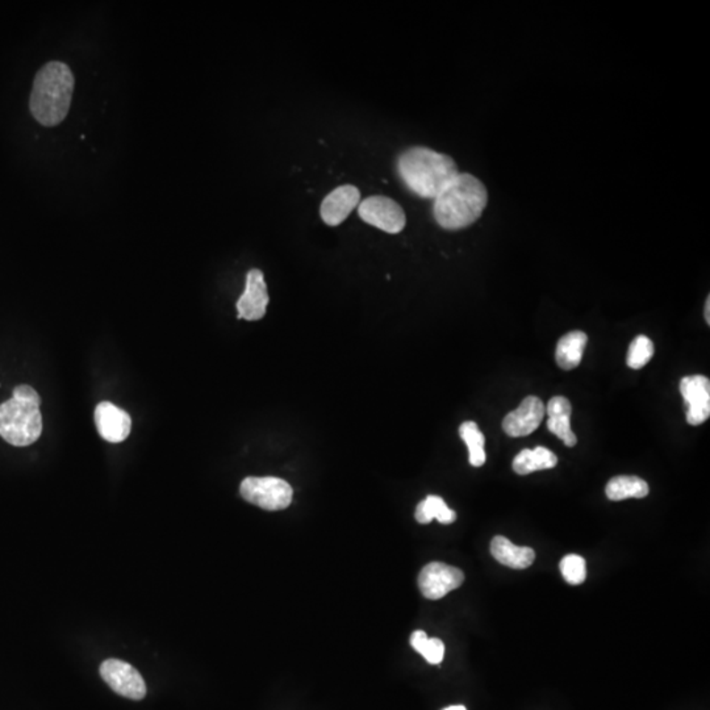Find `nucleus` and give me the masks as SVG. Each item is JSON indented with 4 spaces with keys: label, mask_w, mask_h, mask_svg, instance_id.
Here are the masks:
<instances>
[{
    "label": "nucleus",
    "mask_w": 710,
    "mask_h": 710,
    "mask_svg": "<svg viewBox=\"0 0 710 710\" xmlns=\"http://www.w3.org/2000/svg\"><path fill=\"white\" fill-rule=\"evenodd\" d=\"M489 204V191L478 178L459 173L434 199L437 224L446 230H461L478 221Z\"/></svg>",
    "instance_id": "f257e3e1"
},
{
    "label": "nucleus",
    "mask_w": 710,
    "mask_h": 710,
    "mask_svg": "<svg viewBox=\"0 0 710 710\" xmlns=\"http://www.w3.org/2000/svg\"><path fill=\"white\" fill-rule=\"evenodd\" d=\"M397 173L414 195L436 199L459 170L455 160L447 154L414 146L397 158Z\"/></svg>",
    "instance_id": "f03ea898"
},
{
    "label": "nucleus",
    "mask_w": 710,
    "mask_h": 710,
    "mask_svg": "<svg viewBox=\"0 0 710 710\" xmlns=\"http://www.w3.org/2000/svg\"><path fill=\"white\" fill-rule=\"evenodd\" d=\"M75 79L64 62L44 65L36 74L30 108L33 117L44 126L61 124L69 114Z\"/></svg>",
    "instance_id": "7ed1b4c3"
},
{
    "label": "nucleus",
    "mask_w": 710,
    "mask_h": 710,
    "mask_svg": "<svg viewBox=\"0 0 710 710\" xmlns=\"http://www.w3.org/2000/svg\"><path fill=\"white\" fill-rule=\"evenodd\" d=\"M39 394L30 385L13 390V399L0 405V436L13 446H30L42 433Z\"/></svg>",
    "instance_id": "20e7f679"
},
{
    "label": "nucleus",
    "mask_w": 710,
    "mask_h": 710,
    "mask_svg": "<svg viewBox=\"0 0 710 710\" xmlns=\"http://www.w3.org/2000/svg\"><path fill=\"white\" fill-rule=\"evenodd\" d=\"M239 492L247 503L255 504L264 511L286 509L291 504L294 495L292 487L286 481L273 476H250L244 479Z\"/></svg>",
    "instance_id": "39448f33"
},
{
    "label": "nucleus",
    "mask_w": 710,
    "mask_h": 710,
    "mask_svg": "<svg viewBox=\"0 0 710 710\" xmlns=\"http://www.w3.org/2000/svg\"><path fill=\"white\" fill-rule=\"evenodd\" d=\"M358 215L363 221L383 232L397 235L407 224V216L399 203L391 197L374 195L358 205Z\"/></svg>",
    "instance_id": "423d86ee"
},
{
    "label": "nucleus",
    "mask_w": 710,
    "mask_h": 710,
    "mask_svg": "<svg viewBox=\"0 0 710 710\" xmlns=\"http://www.w3.org/2000/svg\"><path fill=\"white\" fill-rule=\"evenodd\" d=\"M100 675L103 680L123 697L143 700L146 696V684L143 676L126 662L107 659L101 663Z\"/></svg>",
    "instance_id": "0eeeda50"
},
{
    "label": "nucleus",
    "mask_w": 710,
    "mask_h": 710,
    "mask_svg": "<svg viewBox=\"0 0 710 710\" xmlns=\"http://www.w3.org/2000/svg\"><path fill=\"white\" fill-rule=\"evenodd\" d=\"M464 582L463 572L453 566L433 562L420 572L419 587L427 599L439 600L461 587Z\"/></svg>",
    "instance_id": "6e6552de"
},
{
    "label": "nucleus",
    "mask_w": 710,
    "mask_h": 710,
    "mask_svg": "<svg viewBox=\"0 0 710 710\" xmlns=\"http://www.w3.org/2000/svg\"><path fill=\"white\" fill-rule=\"evenodd\" d=\"M680 393L687 405V422L692 427L704 424L710 416V380L704 375L681 379Z\"/></svg>",
    "instance_id": "1a4fd4ad"
},
{
    "label": "nucleus",
    "mask_w": 710,
    "mask_h": 710,
    "mask_svg": "<svg viewBox=\"0 0 710 710\" xmlns=\"http://www.w3.org/2000/svg\"><path fill=\"white\" fill-rule=\"evenodd\" d=\"M269 300L264 273L258 269L250 270L247 275L244 294L237 301L238 318H245L247 321L261 320L266 315Z\"/></svg>",
    "instance_id": "9d476101"
},
{
    "label": "nucleus",
    "mask_w": 710,
    "mask_h": 710,
    "mask_svg": "<svg viewBox=\"0 0 710 710\" xmlns=\"http://www.w3.org/2000/svg\"><path fill=\"white\" fill-rule=\"evenodd\" d=\"M545 414L546 407L542 400L537 396L525 397L517 410L507 414L503 421L504 432L513 438L529 436L538 429Z\"/></svg>",
    "instance_id": "9b49d317"
},
{
    "label": "nucleus",
    "mask_w": 710,
    "mask_h": 710,
    "mask_svg": "<svg viewBox=\"0 0 710 710\" xmlns=\"http://www.w3.org/2000/svg\"><path fill=\"white\" fill-rule=\"evenodd\" d=\"M360 193L355 186H340L321 203L320 216L329 227H338L359 205Z\"/></svg>",
    "instance_id": "f8f14e48"
},
{
    "label": "nucleus",
    "mask_w": 710,
    "mask_h": 710,
    "mask_svg": "<svg viewBox=\"0 0 710 710\" xmlns=\"http://www.w3.org/2000/svg\"><path fill=\"white\" fill-rule=\"evenodd\" d=\"M95 424L101 438L111 444L126 441L132 429L131 416L109 402L98 404L95 410Z\"/></svg>",
    "instance_id": "ddd939ff"
},
{
    "label": "nucleus",
    "mask_w": 710,
    "mask_h": 710,
    "mask_svg": "<svg viewBox=\"0 0 710 710\" xmlns=\"http://www.w3.org/2000/svg\"><path fill=\"white\" fill-rule=\"evenodd\" d=\"M491 554L498 563L515 570H525L531 567L535 559V552L532 549L513 545L511 541L503 535H496L493 538Z\"/></svg>",
    "instance_id": "4468645a"
},
{
    "label": "nucleus",
    "mask_w": 710,
    "mask_h": 710,
    "mask_svg": "<svg viewBox=\"0 0 710 710\" xmlns=\"http://www.w3.org/2000/svg\"><path fill=\"white\" fill-rule=\"evenodd\" d=\"M588 337L584 332L574 331L563 335L557 345L555 358L563 370H572L582 362L583 353L587 346Z\"/></svg>",
    "instance_id": "2eb2a0df"
},
{
    "label": "nucleus",
    "mask_w": 710,
    "mask_h": 710,
    "mask_svg": "<svg viewBox=\"0 0 710 710\" xmlns=\"http://www.w3.org/2000/svg\"><path fill=\"white\" fill-rule=\"evenodd\" d=\"M558 464V458L554 453L546 447L538 446L535 449H524L513 461V470L518 475L541 472V470L554 469Z\"/></svg>",
    "instance_id": "dca6fc26"
},
{
    "label": "nucleus",
    "mask_w": 710,
    "mask_h": 710,
    "mask_svg": "<svg viewBox=\"0 0 710 710\" xmlns=\"http://www.w3.org/2000/svg\"><path fill=\"white\" fill-rule=\"evenodd\" d=\"M605 493L611 501L646 498L649 495V484L638 476H616L608 481Z\"/></svg>",
    "instance_id": "f3484780"
},
{
    "label": "nucleus",
    "mask_w": 710,
    "mask_h": 710,
    "mask_svg": "<svg viewBox=\"0 0 710 710\" xmlns=\"http://www.w3.org/2000/svg\"><path fill=\"white\" fill-rule=\"evenodd\" d=\"M414 517L420 524L432 523L434 518L441 524H453L456 520L455 512L452 511L439 496L430 495L417 506Z\"/></svg>",
    "instance_id": "a211bd4d"
},
{
    "label": "nucleus",
    "mask_w": 710,
    "mask_h": 710,
    "mask_svg": "<svg viewBox=\"0 0 710 710\" xmlns=\"http://www.w3.org/2000/svg\"><path fill=\"white\" fill-rule=\"evenodd\" d=\"M459 434L469 447L470 464L473 467L483 466L487 459L486 452H484L486 438L479 429L478 424L473 421L463 422L459 428Z\"/></svg>",
    "instance_id": "6ab92c4d"
},
{
    "label": "nucleus",
    "mask_w": 710,
    "mask_h": 710,
    "mask_svg": "<svg viewBox=\"0 0 710 710\" xmlns=\"http://www.w3.org/2000/svg\"><path fill=\"white\" fill-rule=\"evenodd\" d=\"M411 645L417 653L424 656L425 661L430 664H439L444 661L445 645L441 639L428 638L427 633L416 630L411 636Z\"/></svg>",
    "instance_id": "aec40b11"
},
{
    "label": "nucleus",
    "mask_w": 710,
    "mask_h": 710,
    "mask_svg": "<svg viewBox=\"0 0 710 710\" xmlns=\"http://www.w3.org/2000/svg\"><path fill=\"white\" fill-rule=\"evenodd\" d=\"M654 343L646 335H638L631 341L629 351H628V366L634 370L645 368L654 357Z\"/></svg>",
    "instance_id": "412c9836"
},
{
    "label": "nucleus",
    "mask_w": 710,
    "mask_h": 710,
    "mask_svg": "<svg viewBox=\"0 0 710 710\" xmlns=\"http://www.w3.org/2000/svg\"><path fill=\"white\" fill-rule=\"evenodd\" d=\"M559 568L566 582L571 585L583 584L587 577V563H585L584 558L580 555H566L560 560Z\"/></svg>",
    "instance_id": "4be33fe9"
},
{
    "label": "nucleus",
    "mask_w": 710,
    "mask_h": 710,
    "mask_svg": "<svg viewBox=\"0 0 710 710\" xmlns=\"http://www.w3.org/2000/svg\"><path fill=\"white\" fill-rule=\"evenodd\" d=\"M548 429L562 439L566 446L574 447L576 445L577 438L571 430L570 417H549Z\"/></svg>",
    "instance_id": "5701e85b"
},
{
    "label": "nucleus",
    "mask_w": 710,
    "mask_h": 710,
    "mask_svg": "<svg viewBox=\"0 0 710 710\" xmlns=\"http://www.w3.org/2000/svg\"><path fill=\"white\" fill-rule=\"evenodd\" d=\"M546 413L549 417H571V403L563 396L552 397L546 408Z\"/></svg>",
    "instance_id": "b1692460"
},
{
    "label": "nucleus",
    "mask_w": 710,
    "mask_h": 710,
    "mask_svg": "<svg viewBox=\"0 0 710 710\" xmlns=\"http://www.w3.org/2000/svg\"><path fill=\"white\" fill-rule=\"evenodd\" d=\"M706 323H708V325H709V324H710V298L706 299Z\"/></svg>",
    "instance_id": "393cba45"
},
{
    "label": "nucleus",
    "mask_w": 710,
    "mask_h": 710,
    "mask_svg": "<svg viewBox=\"0 0 710 710\" xmlns=\"http://www.w3.org/2000/svg\"><path fill=\"white\" fill-rule=\"evenodd\" d=\"M444 710H467V709L464 708L463 706H447V708H445Z\"/></svg>",
    "instance_id": "a878e982"
}]
</instances>
